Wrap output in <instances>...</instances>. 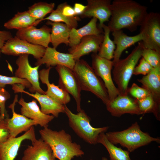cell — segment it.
Segmentation results:
<instances>
[{
	"label": "cell",
	"mask_w": 160,
	"mask_h": 160,
	"mask_svg": "<svg viewBox=\"0 0 160 160\" xmlns=\"http://www.w3.org/2000/svg\"><path fill=\"white\" fill-rule=\"evenodd\" d=\"M147 10L146 6L133 0H114L107 26L111 32L126 29L133 32L140 25Z\"/></svg>",
	"instance_id": "1"
},
{
	"label": "cell",
	"mask_w": 160,
	"mask_h": 160,
	"mask_svg": "<svg viewBox=\"0 0 160 160\" xmlns=\"http://www.w3.org/2000/svg\"><path fill=\"white\" fill-rule=\"evenodd\" d=\"M42 139L51 148L59 160H72L84 154L80 145L73 142L71 136L63 129L57 131L46 127L39 131Z\"/></svg>",
	"instance_id": "2"
},
{
	"label": "cell",
	"mask_w": 160,
	"mask_h": 160,
	"mask_svg": "<svg viewBox=\"0 0 160 160\" xmlns=\"http://www.w3.org/2000/svg\"><path fill=\"white\" fill-rule=\"evenodd\" d=\"M108 139L114 145L119 144L131 152L152 142L160 143L159 137L151 136L147 132L142 131L137 122L128 128L119 131L109 132L105 133Z\"/></svg>",
	"instance_id": "3"
},
{
	"label": "cell",
	"mask_w": 160,
	"mask_h": 160,
	"mask_svg": "<svg viewBox=\"0 0 160 160\" xmlns=\"http://www.w3.org/2000/svg\"><path fill=\"white\" fill-rule=\"evenodd\" d=\"M143 45L141 41L125 58L114 64L112 71L113 79L116 84L119 95H128V86L135 68L142 57Z\"/></svg>",
	"instance_id": "4"
},
{
	"label": "cell",
	"mask_w": 160,
	"mask_h": 160,
	"mask_svg": "<svg viewBox=\"0 0 160 160\" xmlns=\"http://www.w3.org/2000/svg\"><path fill=\"white\" fill-rule=\"evenodd\" d=\"M73 70L81 90L92 93L105 105L109 102L107 91L103 82L86 61L80 59L76 61Z\"/></svg>",
	"instance_id": "5"
},
{
	"label": "cell",
	"mask_w": 160,
	"mask_h": 160,
	"mask_svg": "<svg viewBox=\"0 0 160 160\" xmlns=\"http://www.w3.org/2000/svg\"><path fill=\"white\" fill-rule=\"evenodd\" d=\"M65 106V113L68 117L69 125L76 134L89 144L97 143L99 135L106 132L109 127H94L90 124V118L84 110L81 109L75 114L66 105Z\"/></svg>",
	"instance_id": "6"
},
{
	"label": "cell",
	"mask_w": 160,
	"mask_h": 160,
	"mask_svg": "<svg viewBox=\"0 0 160 160\" xmlns=\"http://www.w3.org/2000/svg\"><path fill=\"white\" fill-rule=\"evenodd\" d=\"M140 26L143 47L160 52V14L148 13Z\"/></svg>",
	"instance_id": "7"
},
{
	"label": "cell",
	"mask_w": 160,
	"mask_h": 160,
	"mask_svg": "<svg viewBox=\"0 0 160 160\" xmlns=\"http://www.w3.org/2000/svg\"><path fill=\"white\" fill-rule=\"evenodd\" d=\"M92 58V67L103 82L107 91L109 101L113 100L119 94L111 76L113 62L111 60L100 57L97 53H93Z\"/></svg>",
	"instance_id": "8"
},
{
	"label": "cell",
	"mask_w": 160,
	"mask_h": 160,
	"mask_svg": "<svg viewBox=\"0 0 160 160\" xmlns=\"http://www.w3.org/2000/svg\"><path fill=\"white\" fill-rule=\"evenodd\" d=\"M46 49L44 47L33 44L15 36L6 41L1 49V53L13 56L31 55L37 60L43 56Z\"/></svg>",
	"instance_id": "9"
},
{
	"label": "cell",
	"mask_w": 160,
	"mask_h": 160,
	"mask_svg": "<svg viewBox=\"0 0 160 160\" xmlns=\"http://www.w3.org/2000/svg\"><path fill=\"white\" fill-rule=\"evenodd\" d=\"M55 69L59 75L58 86L70 94L74 98L78 112L81 111V91L79 80L73 70L67 67L58 65Z\"/></svg>",
	"instance_id": "10"
},
{
	"label": "cell",
	"mask_w": 160,
	"mask_h": 160,
	"mask_svg": "<svg viewBox=\"0 0 160 160\" xmlns=\"http://www.w3.org/2000/svg\"><path fill=\"white\" fill-rule=\"evenodd\" d=\"M28 56L24 54L18 56L15 62L18 68L15 72V76L28 81L31 85L30 92L45 94V91L41 88L39 81L38 69L40 66L32 67L29 63Z\"/></svg>",
	"instance_id": "11"
},
{
	"label": "cell",
	"mask_w": 160,
	"mask_h": 160,
	"mask_svg": "<svg viewBox=\"0 0 160 160\" xmlns=\"http://www.w3.org/2000/svg\"><path fill=\"white\" fill-rule=\"evenodd\" d=\"M28 140L33 143L36 140L34 126L17 137H10L5 142L0 143V160H14L23 141Z\"/></svg>",
	"instance_id": "12"
},
{
	"label": "cell",
	"mask_w": 160,
	"mask_h": 160,
	"mask_svg": "<svg viewBox=\"0 0 160 160\" xmlns=\"http://www.w3.org/2000/svg\"><path fill=\"white\" fill-rule=\"evenodd\" d=\"M51 31V28L46 25L39 28L32 26L17 30L16 36L33 44L47 48L50 43Z\"/></svg>",
	"instance_id": "13"
},
{
	"label": "cell",
	"mask_w": 160,
	"mask_h": 160,
	"mask_svg": "<svg viewBox=\"0 0 160 160\" xmlns=\"http://www.w3.org/2000/svg\"><path fill=\"white\" fill-rule=\"evenodd\" d=\"M111 0H87V7L80 17L97 18L99 22V27L102 28L111 16Z\"/></svg>",
	"instance_id": "14"
},
{
	"label": "cell",
	"mask_w": 160,
	"mask_h": 160,
	"mask_svg": "<svg viewBox=\"0 0 160 160\" xmlns=\"http://www.w3.org/2000/svg\"><path fill=\"white\" fill-rule=\"evenodd\" d=\"M107 111L112 116L120 117L123 114H141L136 100L128 95H119L105 105Z\"/></svg>",
	"instance_id": "15"
},
{
	"label": "cell",
	"mask_w": 160,
	"mask_h": 160,
	"mask_svg": "<svg viewBox=\"0 0 160 160\" xmlns=\"http://www.w3.org/2000/svg\"><path fill=\"white\" fill-rule=\"evenodd\" d=\"M18 96H15L13 102L9 106L12 111L11 118L4 119L6 126L9 132L10 137H16L23 132H26L33 126L38 125L37 122L25 116L16 113L15 107L18 102Z\"/></svg>",
	"instance_id": "16"
},
{
	"label": "cell",
	"mask_w": 160,
	"mask_h": 160,
	"mask_svg": "<svg viewBox=\"0 0 160 160\" xmlns=\"http://www.w3.org/2000/svg\"><path fill=\"white\" fill-rule=\"evenodd\" d=\"M12 86L15 93H24L35 99L40 104L41 111L44 114H51L54 117L57 118L60 113H65V105L58 103L45 94L36 92L34 94L31 93L24 90V87L21 85Z\"/></svg>",
	"instance_id": "17"
},
{
	"label": "cell",
	"mask_w": 160,
	"mask_h": 160,
	"mask_svg": "<svg viewBox=\"0 0 160 160\" xmlns=\"http://www.w3.org/2000/svg\"><path fill=\"white\" fill-rule=\"evenodd\" d=\"M76 61L72 55L68 53L60 52L56 49L49 47L46 48L43 56L37 60L35 65L40 66L45 64L47 68L61 65L73 69Z\"/></svg>",
	"instance_id": "18"
},
{
	"label": "cell",
	"mask_w": 160,
	"mask_h": 160,
	"mask_svg": "<svg viewBox=\"0 0 160 160\" xmlns=\"http://www.w3.org/2000/svg\"><path fill=\"white\" fill-rule=\"evenodd\" d=\"M103 39V33L91 35L83 38L75 47L68 49L75 61L91 52L97 53Z\"/></svg>",
	"instance_id": "19"
},
{
	"label": "cell",
	"mask_w": 160,
	"mask_h": 160,
	"mask_svg": "<svg viewBox=\"0 0 160 160\" xmlns=\"http://www.w3.org/2000/svg\"><path fill=\"white\" fill-rule=\"evenodd\" d=\"M17 102L21 106V114L36 121L41 127H48V124L54 119L52 115H47L41 112L35 100L27 102L21 97Z\"/></svg>",
	"instance_id": "20"
},
{
	"label": "cell",
	"mask_w": 160,
	"mask_h": 160,
	"mask_svg": "<svg viewBox=\"0 0 160 160\" xmlns=\"http://www.w3.org/2000/svg\"><path fill=\"white\" fill-rule=\"evenodd\" d=\"M32 144L24 151L22 160H56L50 146L41 138Z\"/></svg>",
	"instance_id": "21"
},
{
	"label": "cell",
	"mask_w": 160,
	"mask_h": 160,
	"mask_svg": "<svg viewBox=\"0 0 160 160\" xmlns=\"http://www.w3.org/2000/svg\"><path fill=\"white\" fill-rule=\"evenodd\" d=\"M52 67L41 70L39 73V78L42 83L46 84L47 90L45 94L58 103L65 105L68 103L71 98L69 94L54 84H51L49 80V72Z\"/></svg>",
	"instance_id": "22"
},
{
	"label": "cell",
	"mask_w": 160,
	"mask_h": 160,
	"mask_svg": "<svg viewBox=\"0 0 160 160\" xmlns=\"http://www.w3.org/2000/svg\"><path fill=\"white\" fill-rule=\"evenodd\" d=\"M113 41L116 48L113 60V64L116 63L120 59L123 52L127 48L135 43L141 41L143 37L140 33L134 36H129L124 32L122 30H119L112 32Z\"/></svg>",
	"instance_id": "23"
},
{
	"label": "cell",
	"mask_w": 160,
	"mask_h": 160,
	"mask_svg": "<svg viewBox=\"0 0 160 160\" xmlns=\"http://www.w3.org/2000/svg\"><path fill=\"white\" fill-rule=\"evenodd\" d=\"M98 20L95 17L86 25L77 29L73 28L70 33L68 45L71 48L78 44L84 37L91 35H97L103 33V30L97 25Z\"/></svg>",
	"instance_id": "24"
},
{
	"label": "cell",
	"mask_w": 160,
	"mask_h": 160,
	"mask_svg": "<svg viewBox=\"0 0 160 160\" xmlns=\"http://www.w3.org/2000/svg\"><path fill=\"white\" fill-rule=\"evenodd\" d=\"M137 80L160 105V66L153 68L149 73Z\"/></svg>",
	"instance_id": "25"
},
{
	"label": "cell",
	"mask_w": 160,
	"mask_h": 160,
	"mask_svg": "<svg viewBox=\"0 0 160 160\" xmlns=\"http://www.w3.org/2000/svg\"><path fill=\"white\" fill-rule=\"evenodd\" d=\"M47 25L51 26L50 43L53 47L56 49L60 44L68 45L70 32L71 28L66 24L61 22H53L48 20Z\"/></svg>",
	"instance_id": "26"
},
{
	"label": "cell",
	"mask_w": 160,
	"mask_h": 160,
	"mask_svg": "<svg viewBox=\"0 0 160 160\" xmlns=\"http://www.w3.org/2000/svg\"><path fill=\"white\" fill-rule=\"evenodd\" d=\"M36 21L27 10L18 12L12 18L5 23L4 25L7 29L18 30L34 26Z\"/></svg>",
	"instance_id": "27"
},
{
	"label": "cell",
	"mask_w": 160,
	"mask_h": 160,
	"mask_svg": "<svg viewBox=\"0 0 160 160\" xmlns=\"http://www.w3.org/2000/svg\"><path fill=\"white\" fill-rule=\"evenodd\" d=\"M97 143L105 147L109 153L110 160H131L129 157L130 152L117 147L111 143L107 138L105 132L99 135Z\"/></svg>",
	"instance_id": "28"
},
{
	"label": "cell",
	"mask_w": 160,
	"mask_h": 160,
	"mask_svg": "<svg viewBox=\"0 0 160 160\" xmlns=\"http://www.w3.org/2000/svg\"><path fill=\"white\" fill-rule=\"evenodd\" d=\"M103 31V39L98 52V55L101 57L111 60L113 59L116 48L115 45L110 37L111 32L107 25L104 24L101 26Z\"/></svg>",
	"instance_id": "29"
},
{
	"label": "cell",
	"mask_w": 160,
	"mask_h": 160,
	"mask_svg": "<svg viewBox=\"0 0 160 160\" xmlns=\"http://www.w3.org/2000/svg\"><path fill=\"white\" fill-rule=\"evenodd\" d=\"M136 100L141 114L151 113L157 120H160V105L155 101L150 95L140 99Z\"/></svg>",
	"instance_id": "30"
},
{
	"label": "cell",
	"mask_w": 160,
	"mask_h": 160,
	"mask_svg": "<svg viewBox=\"0 0 160 160\" xmlns=\"http://www.w3.org/2000/svg\"><path fill=\"white\" fill-rule=\"evenodd\" d=\"M79 20V18L77 16L68 17L63 15L57 7V8L54 10L48 16L41 20H37V22L38 24L44 20L53 22H61L66 24L71 29H76L78 26V22Z\"/></svg>",
	"instance_id": "31"
},
{
	"label": "cell",
	"mask_w": 160,
	"mask_h": 160,
	"mask_svg": "<svg viewBox=\"0 0 160 160\" xmlns=\"http://www.w3.org/2000/svg\"><path fill=\"white\" fill-rule=\"evenodd\" d=\"M55 4L39 2L35 3L28 8L27 10L36 20H41L54 10Z\"/></svg>",
	"instance_id": "32"
},
{
	"label": "cell",
	"mask_w": 160,
	"mask_h": 160,
	"mask_svg": "<svg viewBox=\"0 0 160 160\" xmlns=\"http://www.w3.org/2000/svg\"><path fill=\"white\" fill-rule=\"evenodd\" d=\"M143 58L153 68L160 66V52L143 47L142 52Z\"/></svg>",
	"instance_id": "33"
},
{
	"label": "cell",
	"mask_w": 160,
	"mask_h": 160,
	"mask_svg": "<svg viewBox=\"0 0 160 160\" xmlns=\"http://www.w3.org/2000/svg\"><path fill=\"white\" fill-rule=\"evenodd\" d=\"M18 84L24 87L29 88L30 90L31 85L27 80L18 78L15 76L9 77L0 74V87L4 88L7 85Z\"/></svg>",
	"instance_id": "34"
},
{
	"label": "cell",
	"mask_w": 160,
	"mask_h": 160,
	"mask_svg": "<svg viewBox=\"0 0 160 160\" xmlns=\"http://www.w3.org/2000/svg\"><path fill=\"white\" fill-rule=\"evenodd\" d=\"M10 95L4 88L0 87V119L9 118L6 110L5 104L6 101L10 97Z\"/></svg>",
	"instance_id": "35"
},
{
	"label": "cell",
	"mask_w": 160,
	"mask_h": 160,
	"mask_svg": "<svg viewBox=\"0 0 160 160\" xmlns=\"http://www.w3.org/2000/svg\"><path fill=\"white\" fill-rule=\"evenodd\" d=\"M153 68L143 58L141 57L139 60V64L134 68L133 75L142 74L145 76L149 73Z\"/></svg>",
	"instance_id": "36"
},
{
	"label": "cell",
	"mask_w": 160,
	"mask_h": 160,
	"mask_svg": "<svg viewBox=\"0 0 160 160\" xmlns=\"http://www.w3.org/2000/svg\"><path fill=\"white\" fill-rule=\"evenodd\" d=\"M128 93L137 100L143 98L149 94L145 89L140 87L135 83H133L131 87L128 88Z\"/></svg>",
	"instance_id": "37"
},
{
	"label": "cell",
	"mask_w": 160,
	"mask_h": 160,
	"mask_svg": "<svg viewBox=\"0 0 160 160\" xmlns=\"http://www.w3.org/2000/svg\"><path fill=\"white\" fill-rule=\"evenodd\" d=\"M10 137V133L6 126L4 119H0V143L5 142Z\"/></svg>",
	"instance_id": "38"
},
{
	"label": "cell",
	"mask_w": 160,
	"mask_h": 160,
	"mask_svg": "<svg viewBox=\"0 0 160 160\" xmlns=\"http://www.w3.org/2000/svg\"><path fill=\"white\" fill-rule=\"evenodd\" d=\"M11 33L9 31L0 30V57L1 50L4 44L8 40L12 37Z\"/></svg>",
	"instance_id": "39"
},
{
	"label": "cell",
	"mask_w": 160,
	"mask_h": 160,
	"mask_svg": "<svg viewBox=\"0 0 160 160\" xmlns=\"http://www.w3.org/2000/svg\"><path fill=\"white\" fill-rule=\"evenodd\" d=\"M86 7V5H84L78 3H75L73 8L76 16L80 15L84 12Z\"/></svg>",
	"instance_id": "40"
},
{
	"label": "cell",
	"mask_w": 160,
	"mask_h": 160,
	"mask_svg": "<svg viewBox=\"0 0 160 160\" xmlns=\"http://www.w3.org/2000/svg\"><path fill=\"white\" fill-rule=\"evenodd\" d=\"M90 160H94L92 159H90ZM101 160H108L107 158L105 157H103L101 159Z\"/></svg>",
	"instance_id": "41"
}]
</instances>
